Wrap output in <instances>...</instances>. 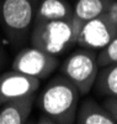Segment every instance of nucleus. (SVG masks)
Here are the masks:
<instances>
[{"instance_id": "obj_17", "label": "nucleus", "mask_w": 117, "mask_h": 124, "mask_svg": "<svg viewBox=\"0 0 117 124\" xmlns=\"http://www.w3.org/2000/svg\"><path fill=\"white\" fill-rule=\"evenodd\" d=\"M37 123H39V124H56V122L53 120L49 116L43 114V113H42V116L38 118V122Z\"/></svg>"}, {"instance_id": "obj_13", "label": "nucleus", "mask_w": 117, "mask_h": 124, "mask_svg": "<svg viewBox=\"0 0 117 124\" xmlns=\"http://www.w3.org/2000/svg\"><path fill=\"white\" fill-rule=\"evenodd\" d=\"M117 62V35L106 45L98 55V63L99 67L107 66L110 63Z\"/></svg>"}, {"instance_id": "obj_8", "label": "nucleus", "mask_w": 117, "mask_h": 124, "mask_svg": "<svg viewBox=\"0 0 117 124\" xmlns=\"http://www.w3.org/2000/svg\"><path fill=\"white\" fill-rule=\"evenodd\" d=\"M112 1L113 0H77L72 16V25L75 37H78L85 23L106 13Z\"/></svg>"}, {"instance_id": "obj_11", "label": "nucleus", "mask_w": 117, "mask_h": 124, "mask_svg": "<svg viewBox=\"0 0 117 124\" xmlns=\"http://www.w3.org/2000/svg\"><path fill=\"white\" fill-rule=\"evenodd\" d=\"M72 16L73 6L67 0H39L35 15V21L67 20L72 19Z\"/></svg>"}, {"instance_id": "obj_9", "label": "nucleus", "mask_w": 117, "mask_h": 124, "mask_svg": "<svg viewBox=\"0 0 117 124\" xmlns=\"http://www.w3.org/2000/svg\"><path fill=\"white\" fill-rule=\"evenodd\" d=\"M36 93L10 101L0 108V124H24L32 112Z\"/></svg>"}, {"instance_id": "obj_1", "label": "nucleus", "mask_w": 117, "mask_h": 124, "mask_svg": "<svg viewBox=\"0 0 117 124\" xmlns=\"http://www.w3.org/2000/svg\"><path fill=\"white\" fill-rule=\"evenodd\" d=\"M80 96L77 86L60 73L46 85L37 104L42 113L49 116L56 124H73Z\"/></svg>"}, {"instance_id": "obj_2", "label": "nucleus", "mask_w": 117, "mask_h": 124, "mask_svg": "<svg viewBox=\"0 0 117 124\" xmlns=\"http://www.w3.org/2000/svg\"><path fill=\"white\" fill-rule=\"evenodd\" d=\"M39 0H0V25L14 47L30 39Z\"/></svg>"}, {"instance_id": "obj_15", "label": "nucleus", "mask_w": 117, "mask_h": 124, "mask_svg": "<svg viewBox=\"0 0 117 124\" xmlns=\"http://www.w3.org/2000/svg\"><path fill=\"white\" fill-rule=\"evenodd\" d=\"M106 13H107L117 23V0H113L111 3V5L109 6V9L106 10Z\"/></svg>"}, {"instance_id": "obj_3", "label": "nucleus", "mask_w": 117, "mask_h": 124, "mask_svg": "<svg viewBox=\"0 0 117 124\" xmlns=\"http://www.w3.org/2000/svg\"><path fill=\"white\" fill-rule=\"evenodd\" d=\"M28 40L31 46L54 56L64 54L77 44L72 19L35 21Z\"/></svg>"}, {"instance_id": "obj_5", "label": "nucleus", "mask_w": 117, "mask_h": 124, "mask_svg": "<svg viewBox=\"0 0 117 124\" xmlns=\"http://www.w3.org/2000/svg\"><path fill=\"white\" fill-rule=\"evenodd\" d=\"M59 65L57 56L35 46L21 48L13 61V70L41 79L49 77Z\"/></svg>"}, {"instance_id": "obj_4", "label": "nucleus", "mask_w": 117, "mask_h": 124, "mask_svg": "<svg viewBox=\"0 0 117 124\" xmlns=\"http://www.w3.org/2000/svg\"><path fill=\"white\" fill-rule=\"evenodd\" d=\"M60 72L77 86L80 94H88L99 73L96 51L85 47L74 51L63 62Z\"/></svg>"}, {"instance_id": "obj_10", "label": "nucleus", "mask_w": 117, "mask_h": 124, "mask_svg": "<svg viewBox=\"0 0 117 124\" xmlns=\"http://www.w3.org/2000/svg\"><path fill=\"white\" fill-rule=\"evenodd\" d=\"M78 124H116L111 114L94 98H85L77 109Z\"/></svg>"}, {"instance_id": "obj_6", "label": "nucleus", "mask_w": 117, "mask_h": 124, "mask_svg": "<svg viewBox=\"0 0 117 124\" xmlns=\"http://www.w3.org/2000/svg\"><path fill=\"white\" fill-rule=\"evenodd\" d=\"M116 35L117 23L107 13H104L83 25L77 44L80 47L98 51L102 50Z\"/></svg>"}, {"instance_id": "obj_14", "label": "nucleus", "mask_w": 117, "mask_h": 124, "mask_svg": "<svg viewBox=\"0 0 117 124\" xmlns=\"http://www.w3.org/2000/svg\"><path fill=\"white\" fill-rule=\"evenodd\" d=\"M102 106L111 114L115 123L117 124V97H105Z\"/></svg>"}, {"instance_id": "obj_16", "label": "nucleus", "mask_w": 117, "mask_h": 124, "mask_svg": "<svg viewBox=\"0 0 117 124\" xmlns=\"http://www.w3.org/2000/svg\"><path fill=\"white\" fill-rule=\"evenodd\" d=\"M5 63H6V52H5L3 45L0 44V72H1V70L4 68Z\"/></svg>"}, {"instance_id": "obj_7", "label": "nucleus", "mask_w": 117, "mask_h": 124, "mask_svg": "<svg viewBox=\"0 0 117 124\" xmlns=\"http://www.w3.org/2000/svg\"><path fill=\"white\" fill-rule=\"evenodd\" d=\"M39 79L24 75L15 70L0 75V106L21 97L36 93Z\"/></svg>"}, {"instance_id": "obj_12", "label": "nucleus", "mask_w": 117, "mask_h": 124, "mask_svg": "<svg viewBox=\"0 0 117 124\" xmlns=\"http://www.w3.org/2000/svg\"><path fill=\"white\" fill-rule=\"evenodd\" d=\"M92 87L101 97H117V62L101 67Z\"/></svg>"}]
</instances>
